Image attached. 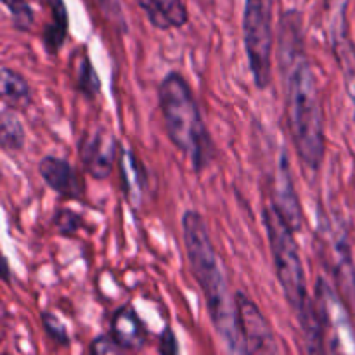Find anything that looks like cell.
<instances>
[{
  "label": "cell",
  "mask_w": 355,
  "mask_h": 355,
  "mask_svg": "<svg viewBox=\"0 0 355 355\" xmlns=\"http://www.w3.org/2000/svg\"><path fill=\"white\" fill-rule=\"evenodd\" d=\"M38 175L45 186L66 200H80L83 196V182L75 166L64 158L47 155L38 162Z\"/></svg>",
  "instance_id": "obj_10"
},
{
  "label": "cell",
  "mask_w": 355,
  "mask_h": 355,
  "mask_svg": "<svg viewBox=\"0 0 355 355\" xmlns=\"http://www.w3.org/2000/svg\"><path fill=\"white\" fill-rule=\"evenodd\" d=\"M26 144V132L16 110L6 106L0 114V146L3 151H21Z\"/></svg>",
  "instance_id": "obj_17"
},
{
  "label": "cell",
  "mask_w": 355,
  "mask_h": 355,
  "mask_svg": "<svg viewBox=\"0 0 355 355\" xmlns=\"http://www.w3.org/2000/svg\"><path fill=\"white\" fill-rule=\"evenodd\" d=\"M277 62L283 76L284 111L295 155L309 172L318 173L326 155L324 110L298 10H288L281 16Z\"/></svg>",
  "instance_id": "obj_1"
},
{
  "label": "cell",
  "mask_w": 355,
  "mask_h": 355,
  "mask_svg": "<svg viewBox=\"0 0 355 355\" xmlns=\"http://www.w3.org/2000/svg\"><path fill=\"white\" fill-rule=\"evenodd\" d=\"M40 322L45 335H47V338L51 340L52 343H55V345L59 347H69L71 338H69L68 328H66L64 322H62L58 315L52 314V312L49 311H44L40 314Z\"/></svg>",
  "instance_id": "obj_21"
},
{
  "label": "cell",
  "mask_w": 355,
  "mask_h": 355,
  "mask_svg": "<svg viewBox=\"0 0 355 355\" xmlns=\"http://www.w3.org/2000/svg\"><path fill=\"white\" fill-rule=\"evenodd\" d=\"M158 104L168 141L189 159L194 172L203 173L214 162L217 148L182 73L168 71L163 76L158 87Z\"/></svg>",
  "instance_id": "obj_4"
},
{
  "label": "cell",
  "mask_w": 355,
  "mask_h": 355,
  "mask_svg": "<svg viewBox=\"0 0 355 355\" xmlns=\"http://www.w3.org/2000/svg\"><path fill=\"white\" fill-rule=\"evenodd\" d=\"M158 352L163 355H173V354H179L180 352V347L179 342H177V336L173 333V329L165 328L163 329L162 336H159V342H158Z\"/></svg>",
  "instance_id": "obj_24"
},
{
  "label": "cell",
  "mask_w": 355,
  "mask_h": 355,
  "mask_svg": "<svg viewBox=\"0 0 355 355\" xmlns=\"http://www.w3.org/2000/svg\"><path fill=\"white\" fill-rule=\"evenodd\" d=\"M89 352L94 355H111V354H125V350L121 349L116 343V340L107 333H101L96 338L90 342Z\"/></svg>",
  "instance_id": "obj_23"
},
{
  "label": "cell",
  "mask_w": 355,
  "mask_h": 355,
  "mask_svg": "<svg viewBox=\"0 0 355 355\" xmlns=\"http://www.w3.org/2000/svg\"><path fill=\"white\" fill-rule=\"evenodd\" d=\"M324 260H328L333 284H335V291L340 297V302L350 312V315L355 318V263L345 232H336L333 236L329 259Z\"/></svg>",
  "instance_id": "obj_9"
},
{
  "label": "cell",
  "mask_w": 355,
  "mask_h": 355,
  "mask_svg": "<svg viewBox=\"0 0 355 355\" xmlns=\"http://www.w3.org/2000/svg\"><path fill=\"white\" fill-rule=\"evenodd\" d=\"M118 170H120L125 198L130 201L132 207H137L142 203V198L149 189V177L144 163L141 162V158H137V155L132 149L120 148Z\"/></svg>",
  "instance_id": "obj_12"
},
{
  "label": "cell",
  "mask_w": 355,
  "mask_h": 355,
  "mask_svg": "<svg viewBox=\"0 0 355 355\" xmlns=\"http://www.w3.org/2000/svg\"><path fill=\"white\" fill-rule=\"evenodd\" d=\"M52 224H54L55 232L61 236H75L80 229L83 227L85 220L80 214L69 210V208L59 207L58 210L54 211V217H52Z\"/></svg>",
  "instance_id": "obj_22"
},
{
  "label": "cell",
  "mask_w": 355,
  "mask_h": 355,
  "mask_svg": "<svg viewBox=\"0 0 355 355\" xmlns=\"http://www.w3.org/2000/svg\"><path fill=\"white\" fill-rule=\"evenodd\" d=\"M78 156L85 172L92 179H110L114 163L120 156V144H118L116 135L106 125H94L87 128L80 135Z\"/></svg>",
  "instance_id": "obj_6"
},
{
  "label": "cell",
  "mask_w": 355,
  "mask_h": 355,
  "mask_svg": "<svg viewBox=\"0 0 355 355\" xmlns=\"http://www.w3.org/2000/svg\"><path fill=\"white\" fill-rule=\"evenodd\" d=\"M243 44L248 68L259 90L272 82L276 31H274L272 0H245L243 9Z\"/></svg>",
  "instance_id": "obj_5"
},
{
  "label": "cell",
  "mask_w": 355,
  "mask_h": 355,
  "mask_svg": "<svg viewBox=\"0 0 355 355\" xmlns=\"http://www.w3.org/2000/svg\"><path fill=\"white\" fill-rule=\"evenodd\" d=\"M107 331L125 352H141L149 343V331L132 305H121L113 311Z\"/></svg>",
  "instance_id": "obj_11"
},
{
  "label": "cell",
  "mask_w": 355,
  "mask_h": 355,
  "mask_svg": "<svg viewBox=\"0 0 355 355\" xmlns=\"http://www.w3.org/2000/svg\"><path fill=\"white\" fill-rule=\"evenodd\" d=\"M347 7H349V0H324L326 30H328V40L331 45L349 38Z\"/></svg>",
  "instance_id": "obj_19"
},
{
  "label": "cell",
  "mask_w": 355,
  "mask_h": 355,
  "mask_svg": "<svg viewBox=\"0 0 355 355\" xmlns=\"http://www.w3.org/2000/svg\"><path fill=\"white\" fill-rule=\"evenodd\" d=\"M262 222L267 232V239H269L276 277L279 281L284 298H286L288 307L291 309L302 329L305 352H326L328 331L331 326L326 291H322V288H318V297H311L300 248L295 239L297 232L290 227L283 215L270 203L263 207Z\"/></svg>",
  "instance_id": "obj_2"
},
{
  "label": "cell",
  "mask_w": 355,
  "mask_h": 355,
  "mask_svg": "<svg viewBox=\"0 0 355 355\" xmlns=\"http://www.w3.org/2000/svg\"><path fill=\"white\" fill-rule=\"evenodd\" d=\"M270 191H272V203L270 205L283 215L284 220L290 224V227L295 232H300L304 229L305 217L297 187H295L293 170H291V162L286 149H281L279 153L276 175H274L272 189Z\"/></svg>",
  "instance_id": "obj_8"
},
{
  "label": "cell",
  "mask_w": 355,
  "mask_h": 355,
  "mask_svg": "<svg viewBox=\"0 0 355 355\" xmlns=\"http://www.w3.org/2000/svg\"><path fill=\"white\" fill-rule=\"evenodd\" d=\"M184 250L194 281L205 297L208 315L215 333L232 354H246L238 324L236 297L229 291L224 263L211 241L203 215L196 210H186L180 220Z\"/></svg>",
  "instance_id": "obj_3"
},
{
  "label": "cell",
  "mask_w": 355,
  "mask_h": 355,
  "mask_svg": "<svg viewBox=\"0 0 355 355\" xmlns=\"http://www.w3.org/2000/svg\"><path fill=\"white\" fill-rule=\"evenodd\" d=\"M73 64H75L73 71H75V85L78 92L90 101L96 99L101 94V78L85 47L75 52Z\"/></svg>",
  "instance_id": "obj_16"
},
{
  "label": "cell",
  "mask_w": 355,
  "mask_h": 355,
  "mask_svg": "<svg viewBox=\"0 0 355 355\" xmlns=\"http://www.w3.org/2000/svg\"><path fill=\"white\" fill-rule=\"evenodd\" d=\"M0 94L3 104L12 110H26L33 103V90L28 80L9 66H2L0 71Z\"/></svg>",
  "instance_id": "obj_15"
},
{
  "label": "cell",
  "mask_w": 355,
  "mask_h": 355,
  "mask_svg": "<svg viewBox=\"0 0 355 355\" xmlns=\"http://www.w3.org/2000/svg\"><path fill=\"white\" fill-rule=\"evenodd\" d=\"M3 7L10 14L12 28L19 33H28L35 24V10L28 0H2Z\"/></svg>",
  "instance_id": "obj_20"
},
{
  "label": "cell",
  "mask_w": 355,
  "mask_h": 355,
  "mask_svg": "<svg viewBox=\"0 0 355 355\" xmlns=\"http://www.w3.org/2000/svg\"><path fill=\"white\" fill-rule=\"evenodd\" d=\"M137 3L149 23L158 30H179L189 19L184 0H137Z\"/></svg>",
  "instance_id": "obj_13"
},
{
  "label": "cell",
  "mask_w": 355,
  "mask_h": 355,
  "mask_svg": "<svg viewBox=\"0 0 355 355\" xmlns=\"http://www.w3.org/2000/svg\"><path fill=\"white\" fill-rule=\"evenodd\" d=\"M331 52L335 55L338 68L342 71L343 83H345L347 94L349 99L354 104V118H355V44L352 38H345V40L338 42V44L331 45Z\"/></svg>",
  "instance_id": "obj_18"
},
{
  "label": "cell",
  "mask_w": 355,
  "mask_h": 355,
  "mask_svg": "<svg viewBox=\"0 0 355 355\" xmlns=\"http://www.w3.org/2000/svg\"><path fill=\"white\" fill-rule=\"evenodd\" d=\"M49 7V21L42 28L40 42L49 55L59 54L68 40L69 16L64 0H45Z\"/></svg>",
  "instance_id": "obj_14"
},
{
  "label": "cell",
  "mask_w": 355,
  "mask_h": 355,
  "mask_svg": "<svg viewBox=\"0 0 355 355\" xmlns=\"http://www.w3.org/2000/svg\"><path fill=\"white\" fill-rule=\"evenodd\" d=\"M234 297L238 307L239 333L246 354H279V338L259 305L245 291H236Z\"/></svg>",
  "instance_id": "obj_7"
}]
</instances>
